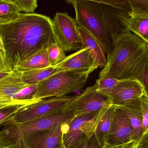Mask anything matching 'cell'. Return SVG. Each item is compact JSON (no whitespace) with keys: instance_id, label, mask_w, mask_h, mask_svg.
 <instances>
[{"instance_id":"13","label":"cell","mask_w":148,"mask_h":148,"mask_svg":"<svg viewBox=\"0 0 148 148\" xmlns=\"http://www.w3.org/2000/svg\"><path fill=\"white\" fill-rule=\"evenodd\" d=\"M21 74L22 72L15 68L8 75L0 79V109L22 105L13 100L14 95L20 90L28 86L22 81Z\"/></svg>"},{"instance_id":"28","label":"cell","mask_w":148,"mask_h":148,"mask_svg":"<svg viewBox=\"0 0 148 148\" xmlns=\"http://www.w3.org/2000/svg\"><path fill=\"white\" fill-rule=\"evenodd\" d=\"M131 12L148 13V0H129Z\"/></svg>"},{"instance_id":"31","label":"cell","mask_w":148,"mask_h":148,"mask_svg":"<svg viewBox=\"0 0 148 148\" xmlns=\"http://www.w3.org/2000/svg\"><path fill=\"white\" fill-rule=\"evenodd\" d=\"M136 148H148V131L144 133L137 140Z\"/></svg>"},{"instance_id":"16","label":"cell","mask_w":148,"mask_h":148,"mask_svg":"<svg viewBox=\"0 0 148 148\" xmlns=\"http://www.w3.org/2000/svg\"><path fill=\"white\" fill-rule=\"evenodd\" d=\"M115 108V106L111 105L102 108L98 113L97 121L94 134L103 148L106 147Z\"/></svg>"},{"instance_id":"9","label":"cell","mask_w":148,"mask_h":148,"mask_svg":"<svg viewBox=\"0 0 148 148\" xmlns=\"http://www.w3.org/2000/svg\"><path fill=\"white\" fill-rule=\"evenodd\" d=\"M98 113V112L94 115L74 118L73 119L63 135V143L66 148H74L94 134Z\"/></svg>"},{"instance_id":"37","label":"cell","mask_w":148,"mask_h":148,"mask_svg":"<svg viewBox=\"0 0 148 148\" xmlns=\"http://www.w3.org/2000/svg\"><path fill=\"white\" fill-rule=\"evenodd\" d=\"M58 148H66L64 145V144H63V142L60 144V145H59V146Z\"/></svg>"},{"instance_id":"8","label":"cell","mask_w":148,"mask_h":148,"mask_svg":"<svg viewBox=\"0 0 148 148\" xmlns=\"http://www.w3.org/2000/svg\"><path fill=\"white\" fill-rule=\"evenodd\" d=\"M111 105L110 97L98 92L95 84L76 96L65 108L72 112L76 118L94 115L102 108Z\"/></svg>"},{"instance_id":"12","label":"cell","mask_w":148,"mask_h":148,"mask_svg":"<svg viewBox=\"0 0 148 148\" xmlns=\"http://www.w3.org/2000/svg\"><path fill=\"white\" fill-rule=\"evenodd\" d=\"M69 123L61 124L24 137L30 148H58Z\"/></svg>"},{"instance_id":"6","label":"cell","mask_w":148,"mask_h":148,"mask_svg":"<svg viewBox=\"0 0 148 148\" xmlns=\"http://www.w3.org/2000/svg\"><path fill=\"white\" fill-rule=\"evenodd\" d=\"M52 27L56 43L65 52L81 49L78 27L75 19L67 13H57L52 20Z\"/></svg>"},{"instance_id":"21","label":"cell","mask_w":148,"mask_h":148,"mask_svg":"<svg viewBox=\"0 0 148 148\" xmlns=\"http://www.w3.org/2000/svg\"><path fill=\"white\" fill-rule=\"evenodd\" d=\"M60 71H61L56 66L36 69L22 72L21 79L22 81L28 85L38 84L39 83Z\"/></svg>"},{"instance_id":"14","label":"cell","mask_w":148,"mask_h":148,"mask_svg":"<svg viewBox=\"0 0 148 148\" xmlns=\"http://www.w3.org/2000/svg\"><path fill=\"white\" fill-rule=\"evenodd\" d=\"M116 13L123 26L148 43V13L124 12L116 10Z\"/></svg>"},{"instance_id":"24","label":"cell","mask_w":148,"mask_h":148,"mask_svg":"<svg viewBox=\"0 0 148 148\" xmlns=\"http://www.w3.org/2000/svg\"><path fill=\"white\" fill-rule=\"evenodd\" d=\"M47 54L51 66L57 65L66 58L65 52L56 42L49 46L47 48Z\"/></svg>"},{"instance_id":"33","label":"cell","mask_w":148,"mask_h":148,"mask_svg":"<svg viewBox=\"0 0 148 148\" xmlns=\"http://www.w3.org/2000/svg\"><path fill=\"white\" fill-rule=\"evenodd\" d=\"M12 70L8 66L5 61L0 55V72H11Z\"/></svg>"},{"instance_id":"1","label":"cell","mask_w":148,"mask_h":148,"mask_svg":"<svg viewBox=\"0 0 148 148\" xmlns=\"http://www.w3.org/2000/svg\"><path fill=\"white\" fill-rule=\"evenodd\" d=\"M0 39L5 61L12 71L56 42L52 20L37 13H22L17 19L0 25Z\"/></svg>"},{"instance_id":"5","label":"cell","mask_w":148,"mask_h":148,"mask_svg":"<svg viewBox=\"0 0 148 148\" xmlns=\"http://www.w3.org/2000/svg\"><path fill=\"white\" fill-rule=\"evenodd\" d=\"M75 118L73 112L65 109L54 114L21 124L8 123L0 131V139L9 145L19 136L25 137L61 124L70 123Z\"/></svg>"},{"instance_id":"27","label":"cell","mask_w":148,"mask_h":148,"mask_svg":"<svg viewBox=\"0 0 148 148\" xmlns=\"http://www.w3.org/2000/svg\"><path fill=\"white\" fill-rule=\"evenodd\" d=\"M143 116V134L148 131V94L145 93L140 98Z\"/></svg>"},{"instance_id":"2","label":"cell","mask_w":148,"mask_h":148,"mask_svg":"<svg viewBox=\"0 0 148 148\" xmlns=\"http://www.w3.org/2000/svg\"><path fill=\"white\" fill-rule=\"evenodd\" d=\"M99 78L137 80L148 90V43L130 31L113 38Z\"/></svg>"},{"instance_id":"3","label":"cell","mask_w":148,"mask_h":148,"mask_svg":"<svg viewBox=\"0 0 148 148\" xmlns=\"http://www.w3.org/2000/svg\"><path fill=\"white\" fill-rule=\"evenodd\" d=\"M66 2L74 8L78 27H84L90 33L109 56L112 51V40L99 4L95 0H68Z\"/></svg>"},{"instance_id":"7","label":"cell","mask_w":148,"mask_h":148,"mask_svg":"<svg viewBox=\"0 0 148 148\" xmlns=\"http://www.w3.org/2000/svg\"><path fill=\"white\" fill-rule=\"evenodd\" d=\"M76 96L45 99L25 107L9 123L21 124L61 111Z\"/></svg>"},{"instance_id":"19","label":"cell","mask_w":148,"mask_h":148,"mask_svg":"<svg viewBox=\"0 0 148 148\" xmlns=\"http://www.w3.org/2000/svg\"><path fill=\"white\" fill-rule=\"evenodd\" d=\"M98 3L102 11L106 28L110 33L111 39L129 31L123 25L119 19L116 13V10L104 4Z\"/></svg>"},{"instance_id":"25","label":"cell","mask_w":148,"mask_h":148,"mask_svg":"<svg viewBox=\"0 0 148 148\" xmlns=\"http://www.w3.org/2000/svg\"><path fill=\"white\" fill-rule=\"evenodd\" d=\"M98 3L109 6L115 10L124 12H131L129 0H95Z\"/></svg>"},{"instance_id":"34","label":"cell","mask_w":148,"mask_h":148,"mask_svg":"<svg viewBox=\"0 0 148 148\" xmlns=\"http://www.w3.org/2000/svg\"><path fill=\"white\" fill-rule=\"evenodd\" d=\"M0 148H15L13 145H8L5 144L1 139H0Z\"/></svg>"},{"instance_id":"17","label":"cell","mask_w":148,"mask_h":148,"mask_svg":"<svg viewBox=\"0 0 148 148\" xmlns=\"http://www.w3.org/2000/svg\"><path fill=\"white\" fill-rule=\"evenodd\" d=\"M82 46L81 49L88 47L97 67L103 68L107 62L106 54L97 40L84 27H78Z\"/></svg>"},{"instance_id":"10","label":"cell","mask_w":148,"mask_h":148,"mask_svg":"<svg viewBox=\"0 0 148 148\" xmlns=\"http://www.w3.org/2000/svg\"><path fill=\"white\" fill-rule=\"evenodd\" d=\"M145 93L148 90L138 80L119 79L109 97L112 105L122 107Z\"/></svg>"},{"instance_id":"32","label":"cell","mask_w":148,"mask_h":148,"mask_svg":"<svg viewBox=\"0 0 148 148\" xmlns=\"http://www.w3.org/2000/svg\"><path fill=\"white\" fill-rule=\"evenodd\" d=\"M137 141H130L127 143L116 145L111 148H136Z\"/></svg>"},{"instance_id":"15","label":"cell","mask_w":148,"mask_h":148,"mask_svg":"<svg viewBox=\"0 0 148 148\" xmlns=\"http://www.w3.org/2000/svg\"><path fill=\"white\" fill-rule=\"evenodd\" d=\"M56 66L61 71H85L91 69L96 70L98 68L87 47L66 57L63 61Z\"/></svg>"},{"instance_id":"30","label":"cell","mask_w":148,"mask_h":148,"mask_svg":"<svg viewBox=\"0 0 148 148\" xmlns=\"http://www.w3.org/2000/svg\"><path fill=\"white\" fill-rule=\"evenodd\" d=\"M13 145L15 148H30L27 145L25 137L22 136L18 137L10 144Z\"/></svg>"},{"instance_id":"36","label":"cell","mask_w":148,"mask_h":148,"mask_svg":"<svg viewBox=\"0 0 148 148\" xmlns=\"http://www.w3.org/2000/svg\"><path fill=\"white\" fill-rule=\"evenodd\" d=\"M11 72H0V79L8 75L11 73Z\"/></svg>"},{"instance_id":"22","label":"cell","mask_w":148,"mask_h":148,"mask_svg":"<svg viewBox=\"0 0 148 148\" xmlns=\"http://www.w3.org/2000/svg\"><path fill=\"white\" fill-rule=\"evenodd\" d=\"M22 14L14 1L0 0V25L15 20Z\"/></svg>"},{"instance_id":"23","label":"cell","mask_w":148,"mask_h":148,"mask_svg":"<svg viewBox=\"0 0 148 148\" xmlns=\"http://www.w3.org/2000/svg\"><path fill=\"white\" fill-rule=\"evenodd\" d=\"M27 106H13L0 109V126H4L12 121L16 115Z\"/></svg>"},{"instance_id":"20","label":"cell","mask_w":148,"mask_h":148,"mask_svg":"<svg viewBox=\"0 0 148 148\" xmlns=\"http://www.w3.org/2000/svg\"><path fill=\"white\" fill-rule=\"evenodd\" d=\"M51 66L48 59L47 48L40 50L19 65L16 69L21 72Z\"/></svg>"},{"instance_id":"11","label":"cell","mask_w":148,"mask_h":148,"mask_svg":"<svg viewBox=\"0 0 148 148\" xmlns=\"http://www.w3.org/2000/svg\"><path fill=\"white\" fill-rule=\"evenodd\" d=\"M132 131L130 123L122 108L115 106L113 119L105 148H111L132 141Z\"/></svg>"},{"instance_id":"26","label":"cell","mask_w":148,"mask_h":148,"mask_svg":"<svg viewBox=\"0 0 148 148\" xmlns=\"http://www.w3.org/2000/svg\"><path fill=\"white\" fill-rule=\"evenodd\" d=\"M15 4L20 12L26 14H34L38 8L37 0H14Z\"/></svg>"},{"instance_id":"18","label":"cell","mask_w":148,"mask_h":148,"mask_svg":"<svg viewBox=\"0 0 148 148\" xmlns=\"http://www.w3.org/2000/svg\"><path fill=\"white\" fill-rule=\"evenodd\" d=\"M140 98L120 107L129 119L132 127L133 131L131 140L133 141H137L143 135V116Z\"/></svg>"},{"instance_id":"29","label":"cell","mask_w":148,"mask_h":148,"mask_svg":"<svg viewBox=\"0 0 148 148\" xmlns=\"http://www.w3.org/2000/svg\"><path fill=\"white\" fill-rule=\"evenodd\" d=\"M74 148H103L100 145L95 134L76 145Z\"/></svg>"},{"instance_id":"4","label":"cell","mask_w":148,"mask_h":148,"mask_svg":"<svg viewBox=\"0 0 148 148\" xmlns=\"http://www.w3.org/2000/svg\"><path fill=\"white\" fill-rule=\"evenodd\" d=\"M66 70L56 73L37 84L34 99L41 100L66 96L82 89L90 74L95 70Z\"/></svg>"},{"instance_id":"35","label":"cell","mask_w":148,"mask_h":148,"mask_svg":"<svg viewBox=\"0 0 148 148\" xmlns=\"http://www.w3.org/2000/svg\"><path fill=\"white\" fill-rule=\"evenodd\" d=\"M0 55L1 56L2 58L5 60V51H4V49H3L2 42H1V39H0Z\"/></svg>"}]
</instances>
